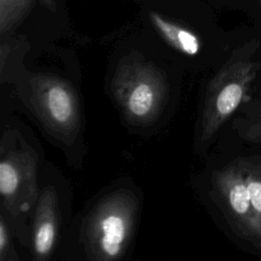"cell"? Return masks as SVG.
Wrapping results in <instances>:
<instances>
[{"label": "cell", "instance_id": "7a4b0ae2", "mask_svg": "<svg viewBox=\"0 0 261 261\" xmlns=\"http://www.w3.org/2000/svg\"><path fill=\"white\" fill-rule=\"evenodd\" d=\"M112 93L129 122L146 125L156 120L164 108L168 86L159 68L134 61L116 69L112 80Z\"/></svg>", "mask_w": 261, "mask_h": 261}, {"label": "cell", "instance_id": "9c48e42d", "mask_svg": "<svg viewBox=\"0 0 261 261\" xmlns=\"http://www.w3.org/2000/svg\"><path fill=\"white\" fill-rule=\"evenodd\" d=\"M242 161L253 211L261 225V162Z\"/></svg>", "mask_w": 261, "mask_h": 261}, {"label": "cell", "instance_id": "ba28073f", "mask_svg": "<svg viewBox=\"0 0 261 261\" xmlns=\"http://www.w3.org/2000/svg\"><path fill=\"white\" fill-rule=\"evenodd\" d=\"M153 17L157 27L173 47L189 55H196L199 52L200 43L194 34L181 28L170 24L159 18L157 15H153Z\"/></svg>", "mask_w": 261, "mask_h": 261}, {"label": "cell", "instance_id": "8992f818", "mask_svg": "<svg viewBox=\"0 0 261 261\" xmlns=\"http://www.w3.org/2000/svg\"><path fill=\"white\" fill-rule=\"evenodd\" d=\"M213 186L232 225L261 250V225L251 205L242 161L215 171Z\"/></svg>", "mask_w": 261, "mask_h": 261}, {"label": "cell", "instance_id": "3957f363", "mask_svg": "<svg viewBox=\"0 0 261 261\" xmlns=\"http://www.w3.org/2000/svg\"><path fill=\"white\" fill-rule=\"evenodd\" d=\"M30 87L34 110L47 129L64 142L74 139L81 125V109L72 86L55 75L37 74Z\"/></svg>", "mask_w": 261, "mask_h": 261}, {"label": "cell", "instance_id": "8fae6325", "mask_svg": "<svg viewBox=\"0 0 261 261\" xmlns=\"http://www.w3.org/2000/svg\"><path fill=\"white\" fill-rule=\"evenodd\" d=\"M260 132H261V130H260Z\"/></svg>", "mask_w": 261, "mask_h": 261}, {"label": "cell", "instance_id": "277c9868", "mask_svg": "<svg viewBox=\"0 0 261 261\" xmlns=\"http://www.w3.org/2000/svg\"><path fill=\"white\" fill-rule=\"evenodd\" d=\"M256 64L238 61L222 68L210 82L202 114L201 139L210 140L247 96Z\"/></svg>", "mask_w": 261, "mask_h": 261}, {"label": "cell", "instance_id": "30bf717a", "mask_svg": "<svg viewBox=\"0 0 261 261\" xmlns=\"http://www.w3.org/2000/svg\"><path fill=\"white\" fill-rule=\"evenodd\" d=\"M17 259L15 251L13 249L11 236L8 229V225L5 222L3 216L0 218V260H15Z\"/></svg>", "mask_w": 261, "mask_h": 261}, {"label": "cell", "instance_id": "52a82bcc", "mask_svg": "<svg viewBox=\"0 0 261 261\" xmlns=\"http://www.w3.org/2000/svg\"><path fill=\"white\" fill-rule=\"evenodd\" d=\"M59 231L58 198L53 187H46L37 201L34 216L32 245L37 260H47L52 255Z\"/></svg>", "mask_w": 261, "mask_h": 261}, {"label": "cell", "instance_id": "6da1fadb", "mask_svg": "<svg viewBox=\"0 0 261 261\" xmlns=\"http://www.w3.org/2000/svg\"><path fill=\"white\" fill-rule=\"evenodd\" d=\"M138 201L125 190L103 198L91 211L84 230V244L89 259L111 261L120 259L134 231Z\"/></svg>", "mask_w": 261, "mask_h": 261}, {"label": "cell", "instance_id": "5b68a950", "mask_svg": "<svg viewBox=\"0 0 261 261\" xmlns=\"http://www.w3.org/2000/svg\"><path fill=\"white\" fill-rule=\"evenodd\" d=\"M0 194L3 208L16 217L37 203V159L29 148L2 152Z\"/></svg>", "mask_w": 261, "mask_h": 261}]
</instances>
